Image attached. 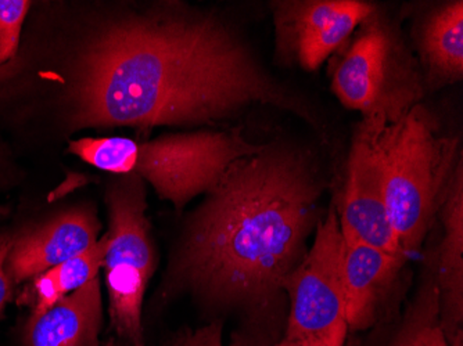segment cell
I'll return each instance as SVG.
<instances>
[{"mask_svg":"<svg viewBox=\"0 0 463 346\" xmlns=\"http://www.w3.org/2000/svg\"><path fill=\"white\" fill-rule=\"evenodd\" d=\"M241 129L165 135L150 142L100 137L72 142L69 150L101 171L149 182L158 196L182 210L194 197L217 186L236 161L257 154Z\"/></svg>","mask_w":463,"mask_h":346,"instance_id":"277c9868","label":"cell"},{"mask_svg":"<svg viewBox=\"0 0 463 346\" xmlns=\"http://www.w3.org/2000/svg\"><path fill=\"white\" fill-rule=\"evenodd\" d=\"M277 346H296V345H294V343H291L290 341H288L285 338V340H283L282 342L278 343Z\"/></svg>","mask_w":463,"mask_h":346,"instance_id":"7402d4cb","label":"cell"},{"mask_svg":"<svg viewBox=\"0 0 463 346\" xmlns=\"http://www.w3.org/2000/svg\"><path fill=\"white\" fill-rule=\"evenodd\" d=\"M324 187L308 151L285 143L236 161L187 220L171 285L210 305L267 311L306 257Z\"/></svg>","mask_w":463,"mask_h":346,"instance_id":"7a4b0ae2","label":"cell"},{"mask_svg":"<svg viewBox=\"0 0 463 346\" xmlns=\"http://www.w3.org/2000/svg\"><path fill=\"white\" fill-rule=\"evenodd\" d=\"M420 312H422V304H420V296L418 294L407 317H405L402 329L398 332L397 338H395L392 346H416V332H418Z\"/></svg>","mask_w":463,"mask_h":346,"instance_id":"d6986e66","label":"cell"},{"mask_svg":"<svg viewBox=\"0 0 463 346\" xmlns=\"http://www.w3.org/2000/svg\"><path fill=\"white\" fill-rule=\"evenodd\" d=\"M108 246L109 237L106 234L92 248L39 275L33 283L35 304L31 319L45 313L53 308L57 302L96 278L99 270L103 267Z\"/></svg>","mask_w":463,"mask_h":346,"instance_id":"9a60e30c","label":"cell"},{"mask_svg":"<svg viewBox=\"0 0 463 346\" xmlns=\"http://www.w3.org/2000/svg\"><path fill=\"white\" fill-rule=\"evenodd\" d=\"M412 41L426 89H441L463 78V2L425 5L413 15Z\"/></svg>","mask_w":463,"mask_h":346,"instance_id":"7c38bea8","label":"cell"},{"mask_svg":"<svg viewBox=\"0 0 463 346\" xmlns=\"http://www.w3.org/2000/svg\"><path fill=\"white\" fill-rule=\"evenodd\" d=\"M407 259L364 243L343 247L342 280L348 330L360 332L376 322Z\"/></svg>","mask_w":463,"mask_h":346,"instance_id":"8fae6325","label":"cell"},{"mask_svg":"<svg viewBox=\"0 0 463 346\" xmlns=\"http://www.w3.org/2000/svg\"><path fill=\"white\" fill-rule=\"evenodd\" d=\"M101 293L98 277L57 302L28 329L30 346H99Z\"/></svg>","mask_w":463,"mask_h":346,"instance_id":"5bb4252c","label":"cell"},{"mask_svg":"<svg viewBox=\"0 0 463 346\" xmlns=\"http://www.w3.org/2000/svg\"><path fill=\"white\" fill-rule=\"evenodd\" d=\"M343 238L333 201L315 229L311 249L285 285L290 299L286 340L296 346H318L348 327L343 293Z\"/></svg>","mask_w":463,"mask_h":346,"instance_id":"52a82bcc","label":"cell"},{"mask_svg":"<svg viewBox=\"0 0 463 346\" xmlns=\"http://www.w3.org/2000/svg\"><path fill=\"white\" fill-rule=\"evenodd\" d=\"M332 64V90L348 110L387 124L422 104V70L397 23L383 9L364 21Z\"/></svg>","mask_w":463,"mask_h":346,"instance_id":"5b68a950","label":"cell"},{"mask_svg":"<svg viewBox=\"0 0 463 346\" xmlns=\"http://www.w3.org/2000/svg\"><path fill=\"white\" fill-rule=\"evenodd\" d=\"M30 6L27 0H0V66L17 51L23 23Z\"/></svg>","mask_w":463,"mask_h":346,"instance_id":"2e32d148","label":"cell"},{"mask_svg":"<svg viewBox=\"0 0 463 346\" xmlns=\"http://www.w3.org/2000/svg\"><path fill=\"white\" fill-rule=\"evenodd\" d=\"M335 202L345 243L368 244L405 257L390 222L383 169L368 118L356 125L345 166L342 200L339 204Z\"/></svg>","mask_w":463,"mask_h":346,"instance_id":"9c48e42d","label":"cell"},{"mask_svg":"<svg viewBox=\"0 0 463 346\" xmlns=\"http://www.w3.org/2000/svg\"><path fill=\"white\" fill-rule=\"evenodd\" d=\"M106 346H137V345H122V343H118L117 342V341H109L108 343H106ZM140 346H145V345H140Z\"/></svg>","mask_w":463,"mask_h":346,"instance_id":"44dd1931","label":"cell"},{"mask_svg":"<svg viewBox=\"0 0 463 346\" xmlns=\"http://www.w3.org/2000/svg\"><path fill=\"white\" fill-rule=\"evenodd\" d=\"M72 93L78 127L213 124L252 104L319 127L314 107L268 74L228 25L194 13L104 31L80 57Z\"/></svg>","mask_w":463,"mask_h":346,"instance_id":"6da1fadb","label":"cell"},{"mask_svg":"<svg viewBox=\"0 0 463 346\" xmlns=\"http://www.w3.org/2000/svg\"><path fill=\"white\" fill-rule=\"evenodd\" d=\"M164 346H223L222 323L214 320L207 326L186 330Z\"/></svg>","mask_w":463,"mask_h":346,"instance_id":"e0dca14e","label":"cell"},{"mask_svg":"<svg viewBox=\"0 0 463 346\" xmlns=\"http://www.w3.org/2000/svg\"><path fill=\"white\" fill-rule=\"evenodd\" d=\"M99 225L87 210H72L14 238L6 262L13 283L38 277L98 243Z\"/></svg>","mask_w":463,"mask_h":346,"instance_id":"30bf717a","label":"cell"},{"mask_svg":"<svg viewBox=\"0 0 463 346\" xmlns=\"http://www.w3.org/2000/svg\"><path fill=\"white\" fill-rule=\"evenodd\" d=\"M376 7L364 0L272 2L278 59L304 71H317L347 43Z\"/></svg>","mask_w":463,"mask_h":346,"instance_id":"ba28073f","label":"cell"},{"mask_svg":"<svg viewBox=\"0 0 463 346\" xmlns=\"http://www.w3.org/2000/svg\"><path fill=\"white\" fill-rule=\"evenodd\" d=\"M348 327L337 330L329 340L325 341L324 343L318 346H345V337H347Z\"/></svg>","mask_w":463,"mask_h":346,"instance_id":"ffe728a7","label":"cell"},{"mask_svg":"<svg viewBox=\"0 0 463 346\" xmlns=\"http://www.w3.org/2000/svg\"><path fill=\"white\" fill-rule=\"evenodd\" d=\"M108 201L110 231L103 267L110 296L111 327L125 342L140 346L143 298L157 267L142 179L125 176L113 184Z\"/></svg>","mask_w":463,"mask_h":346,"instance_id":"8992f818","label":"cell"},{"mask_svg":"<svg viewBox=\"0 0 463 346\" xmlns=\"http://www.w3.org/2000/svg\"><path fill=\"white\" fill-rule=\"evenodd\" d=\"M13 243H14L13 237L0 234V316L4 314L7 302L12 298V280L6 272V262Z\"/></svg>","mask_w":463,"mask_h":346,"instance_id":"ac0fdd59","label":"cell"},{"mask_svg":"<svg viewBox=\"0 0 463 346\" xmlns=\"http://www.w3.org/2000/svg\"><path fill=\"white\" fill-rule=\"evenodd\" d=\"M443 237L434 252L439 287V326L449 343L462 337L463 319V160L458 161L439 208Z\"/></svg>","mask_w":463,"mask_h":346,"instance_id":"4fadbf2b","label":"cell"},{"mask_svg":"<svg viewBox=\"0 0 463 346\" xmlns=\"http://www.w3.org/2000/svg\"><path fill=\"white\" fill-rule=\"evenodd\" d=\"M373 129L390 222L410 259L425 243L462 157L458 137L441 134L436 117L418 104L400 121L368 118Z\"/></svg>","mask_w":463,"mask_h":346,"instance_id":"3957f363","label":"cell"}]
</instances>
